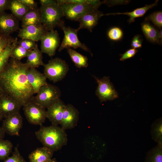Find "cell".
<instances>
[{
	"label": "cell",
	"mask_w": 162,
	"mask_h": 162,
	"mask_svg": "<svg viewBox=\"0 0 162 162\" xmlns=\"http://www.w3.org/2000/svg\"><path fill=\"white\" fill-rule=\"evenodd\" d=\"M47 32L42 24L32 25L20 29L18 36L21 39H27L37 42L40 40Z\"/></svg>",
	"instance_id": "14"
},
{
	"label": "cell",
	"mask_w": 162,
	"mask_h": 162,
	"mask_svg": "<svg viewBox=\"0 0 162 162\" xmlns=\"http://www.w3.org/2000/svg\"><path fill=\"white\" fill-rule=\"evenodd\" d=\"M58 26L63 31L64 34L63 40L58 49L59 52H61L65 48H72L76 49L80 48L90 53L92 56L90 49L79 40L77 34L79 30L77 28H74L69 26L66 27L62 20Z\"/></svg>",
	"instance_id": "6"
},
{
	"label": "cell",
	"mask_w": 162,
	"mask_h": 162,
	"mask_svg": "<svg viewBox=\"0 0 162 162\" xmlns=\"http://www.w3.org/2000/svg\"><path fill=\"white\" fill-rule=\"evenodd\" d=\"M22 106L16 100L4 94L0 98V115L2 119L19 112Z\"/></svg>",
	"instance_id": "12"
},
{
	"label": "cell",
	"mask_w": 162,
	"mask_h": 162,
	"mask_svg": "<svg viewBox=\"0 0 162 162\" xmlns=\"http://www.w3.org/2000/svg\"><path fill=\"white\" fill-rule=\"evenodd\" d=\"M57 3L61 4L64 3H75L88 4L95 7L98 8L102 4L104 3V2L96 0H57Z\"/></svg>",
	"instance_id": "31"
},
{
	"label": "cell",
	"mask_w": 162,
	"mask_h": 162,
	"mask_svg": "<svg viewBox=\"0 0 162 162\" xmlns=\"http://www.w3.org/2000/svg\"><path fill=\"white\" fill-rule=\"evenodd\" d=\"M15 39L10 35H5L0 32V55Z\"/></svg>",
	"instance_id": "34"
},
{
	"label": "cell",
	"mask_w": 162,
	"mask_h": 162,
	"mask_svg": "<svg viewBox=\"0 0 162 162\" xmlns=\"http://www.w3.org/2000/svg\"><path fill=\"white\" fill-rule=\"evenodd\" d=\"M4 94V93L0 86V98Z\"/></svg>",
	"instance_id": "44"
},
{
	"label": "cell",
	"mask_w": 162,
	"mask_h": 162,
	"mask_svg": "<svg viewBox=\"0 0 162 162\" xmlns=\"http://www.w3.org/2000/svg\"><path fill=\"white\" fill-rule=\"evenodd\" d=\"M44 74L47 79L54 82L62 80L69 70L68 65L62 59L56 58L51 59L47 64H44Z\"/></svg>",
	"instance_id": "4"
},
{
	"label": "cell",
	"mask_w": 162,
	"mask_h": 162,
	"mask_svg": "<svg viewBox=\"0 0 162 162\" xmlns=\"http://www.w3.org/2000/svg\"><path fill=\"white\" fill-rule=\"evenodd\" d=\"M93 77L98 85L96 94L101 102L112 100L118 98V93L110 81L109 76H105L100 79L95 76Z\"/></svg>",
	"instance_id": "8"
},
{
	"label": "cell",
	"mask_w": 162,
	"mask_h": 162,
	"mask_svg": "<svg viewBox=\"0 0 162 162\" xmlns=\"http://www.w3.org/2000/svg\"><path fill=\"white\" fill-rule=\"evenodd\" d=\"M65 105L60 99L47 108L46 118L51 122L52 125L58 126L60 124Z\"/></svg>",
	"instance_id": "17"
},
{
	"label": "cell",
	"mask_w": 162,
	"mask_h": 162,
	"mask_svg": "<svg viewBox=\"0 0 162 162\" xmlns=\"http://www.w3.org/2000/svg\"><path fill=\"white\" fill-rule=\"evenodd\" d=\"M26 74L34 94H36L42 86L47 83L46 78L44 74L36 68H29L27 71Z\"/></svg>",
	"instance_id": "18"
},
{
	"label": "cell",
	"mask_w": 162,
	"mask_h": 162,
	"mask_svg": "<svg viewBox=\"0 0 162 162\" xmlns=\"http://www.w3.org/2000/svg\"><path fill=\"white\" fill-rule=\"evenodd\" d=\"M144 162H162V143H158L147 153Z\"/></svg>",
	"instance_id": "26"
},
{
	"label": "cell",
	"mask_w": 162,
	"mask_h": 162,
	"mask_svg": "<svg viewBox=\"0 0 162 162\" xmlns=\"http://www.w3.org/2000/svg\"><path fill=\"white\" fill-rule=\"evenodd\" d=\"M39 2L42 6H46L57 3L56 0H40Z\"/></svg>",
	"instance_id": "41"
},
{
	"label": "cell",
	"mask_w": 162,
	"mask_h": 162,
	"mask_svg": "<svg viewBox=\"0 0 162 162\" xmlns=\"http://www.w3.org/2000/svg\"><path fill=\"white\" fill-rule=\"evenodd\" d=\"M42 53L37 46L27 56L26 63L30 68H36L43 66L44 63L42 60Z\"/></svg>",
	"instance_id": "24"
},
{
	"label": "cell",
	"mask_w": 162,
	"mask_h": 162,
	"mask_svg": "<svg viewBox=\"0 0 162 162\" xmlns=\"http://www.w3.org/2000/svg\"><path fill=\"white\" fill-rule=\"evenodd\" d=\"M29 68L26 63L10 58L0 72V86L4 94L22 106L31 101L34 94L26 76Z\"/></svg>",
	"instance_id": "1"
},
{
	"label": "cell",
	"mask_w": 162,
	"mask_h": 162,
	"mask_svg": "<svg viewBox=\"0 0 162 162\" xmlns=\"http://www.w3.org/2000/svg\"><path fill=\"white\" fill-rule=\"evenodd\" d=\"M31 51L27 50L17 44L13 49L10 58L20 61L22 58L27 57Z\"/></svg>",
	"instance_id": "30"
},
{
	"label": "cell",
	"mask_w": 162,
	"mask_h": 162,
	"mask_svg": "<svg viewBox=\"0 0 162 162\" xmlns=\"http://www.w3.org/2000/svg\"><path fill=\"white\" fill-rule=\"evenodd\" d=\"M104 15L98 9L87 13L77 20L80 22L77 29L79 30L81 29L86 28L92 32L99 19Z\"/></svg>",
	"instance_id": "16"
},
{
	"label": "cell",
	"mask_w": 162,
	"mask_h": 162,
	"mask_svg": "<svg viewBox=\"0 0 162 162\" xmlns=\"http://www.w3.org/2000/svg\"><path fill=\"white\" fill-rule=\"evenodd\" d=\"M4 162H26L21 155L17 147L14 148V150L12 155L8 157Z\"/></svg>",
	"instance_id": "36"
},
{
	"label": "cell",
	"mask_w": 162,
	"mask_h": 162,
	"mask_svg": "<svg viewBox=\"0 0 162 162\" xmlns=\"http://www.w3.org/2000/svg\"><path fill=\"white\" fill-rule=\"evenodd\" d=\"M40 40L41 51L42 53L47 54L50 57L54 55L60 42L57 31L53 29L47 32Z\"/></svg>",
	"instance_id": "10"
},
{
	"label": "cell",
	"mask_w": 162,
	"mask_h": 162,
	"mask_svg": "<svg viewBox=\"0 0 162 162\" xmlns=\"http://www.w3.org/2000/svg\"><path fill=\"white\" fill-rule=\"evenodd\" d=\"M10 0H0V14L9 9Z\"/></svg>",
	"instance_id": "39"
},
{
	"label": "cell",
	"mask_w": 162,
	"mask_h": 162,
	"mask_svg": "<svg viewBox=\"0 0 162 162\" xmlns=\"http://www.w3.org/2000/svg\"><path fill=\"white\" fill-rule=\"evenodd\" d=\"M2 119V118L0 115V121Z\"/></svg>",
	"instance_id": "45"
},
{
	"label": "cell",
	"mask_w": 162,
	"mask_h": 162,
	"mask_svg": "<svg viewBox=\"0 0 162 162\" xmlns=\"http://www.w3.org/2000/svg\"><path fill=\"white\" fill-rule=\"evenodd\" d=\"M22 125V118L18 112L4 118L2 128L5 133L10 135L19 136Z\"/></svg>",
	"instance_id": "11"
},
{
	"label": "cell",
	"mask_w": 162,
	"mask_h": 162,
	"mask_svg": "<svg viewBox=\"0 0 162 162\" xmlns=\"http://www.w3.org/2000/svg\"><path fill=\"white\" fill-rule=\"evenodd\" d=\"M30 9L37 8V4L34 0H19Z\"/></svg>",
	"instance_id": "40"
},
{
	"label": "cell",
	"mask_w": 162,
	"mask_h": 162,
	"mask_svg": "<svg viewBox=\"0 0 162 162\" xmlns=\"http://www.w3.org/2000/svg\"><path fill=\"white\" fill-rule=\"evenodd\" d=\"M17 44L29 51L32 50L38 46L35 41L27 39H21L17 41Z\"/></svg>",
	"instance_id": "35"
},
{
	"label": "cell",
	"mask_w": 162,
	"mask_h": 162,
	"mask_svg": "<svg viewBox=\"0 0 162 162\" xmlns=\"http://www.w3.org/2000/svg\"><path fill=\"white\" fill-rule=\"evenodd\" d=\"M143 39L142 36L139 34L135 35L132 39L131 46L132 48L136 49L141 48Z\"/></svg>",
	"instance_id": "37"
},
{
	"label": "cell",
	"mask_w": 162,
	"mask_h": 162,
	"mask_svg": "<svg viewBox=\"0 0 162 162\" xmlns=\"http://www.w3.org/2000/svg\"><path fill=\"white\" fill-rule=\"evenodd\" d=\"M61 92L57 86L47 83L39 90L32 100L47 108L60 99Z\"/></svg>",
	"instance_id": "5"
},
{
	"label": "cell",
	"mask_w": 162,
	"mask_h": 162,
	"mask_svg": "<svg viewBox=\"0 0 162 162\" xmlns=\"http://www.w3.org/2000/svg\"><path fill=\"white\" fill-rule=\"evenodd\" d=\"M151 21L158 28L161 29L162 26V11H157L145 18V20Z\"/></svg>",
	"instance_id": "32"
},
{
	"label": "cell",
	"mask_w": 162,
	"mask_h": 162,
	"mask_svg": "<svg viewBox=\"0 0 162 162\" xmlns=\"http://www.w3.org/2000/svg\"><path fill=\"white\" fill-rule=\"evenodd\" d=\"M62 9L64 16L67 19L77 21L84 15L98 8L92 5L75 3L59 4Z\"/></svg>",
	"instance_id": "9"
},
{
	"label": "cell",
	"mask_w": 162,
	"mask_h": 162,
	"mask_svg": "<svg viewBox=\"0 0 162 162\" xmlns=\"http://www.w3.org/2000/svg\"><path fill=\"white\" fill-rule=\"evenodd\" d=\"M53 152L43 146L38 148L29 155V162H46L52 158Z\"/></svg>",
	"instance_id": "20"
},
{
	"label": "cell",
	"mask_w": 162,
	"mask_h": 162,
	"mask_svg": "<svg viewBox=\"0 0 162 162\" xmlns=\"http://www.w3.org/2000/svg\"><path fill=\"white\" fill-rule=\"evenodd\" d=\"M152 138L158 143H162L161 118L156 120L152 124L151 130Z\"/></svg>",
	"instance_id": "27"
},
{
	"label": "cell",
	"mask_w": 162,
	"mask_h": 162,
	"mask_svg": "<svg viewBox=\"0 0 162 162\" xmlns=\"http://www.w3.org/2000/svg\"><path fill=\"white\" fill-rule=\"evenodd\" d=\"M79 118V112L72 105H66L60 124L64 130L71 129L75 127Z\"/></svg>",
	"instance_id": "13"
},
{
	"label": "cell",
	"mask_w": 162,
	"mask_h": 162,
	"mask_svg": "<svg viewBox=\"0 0 162 162\" xmlns=\"http://www.w3.org/2000/svg\"><path fill=\"white\" fill-rule=\"evenodd\" d=\"M39 10L41 24L47 31L58 26L64 16L61 5L57 3L48 6H41Z\"/></svg>",
	"instance_id": "3"
},
{
	"label": "cell",
	"mask_w": 162,
	"mask_h": 162,
	"mask_svg": "<svg viewBox=\"0 0 162 162\" xmlns=\"http://www.w3.org/2000/svg\"><path fill=\"white\" fill-rule=\"evenodd\" d=\"M46 162H57V161L55 159H52V158L48 160Z\"/></svg>",
	"instance_id": "43"
},
{
	"label": "cell",
	"mask_w": 162,
	"mask_h": 162,
	"mask_svg": "<svg viewBox=\"0 0 162 162\" xmlns=\"http://www.w3.org/2000/svg\"><path fill=\"white\" fill-rule=\"evenodd\" d=\"M138 50L136 49L131 48L129 49L123 54H121L120 60L122 61L131 58L134 56L137 52Z\"/></svg>",
	"instance_id": "38"
},
{
	"label": "cell",
	"mask_w": 162,
	"mask_h": 162,
	"mask_svg": "<svg viewBox=\"0 0 162 162\" xmlns=\"http://www.w3.org/2000/svg\"><path fill=\"white\" fill-rule=\"evenodd\" d=\"M13 147V144L9 140L3 139L0 140V160H4L8 157Z\"/></svg>",
	"instance_id": "29"
},
{
	"label": "cell",
	"mask_w": 162,
	"mask_h": 162,
	"mask_svg": "<svg viewBox=\"0 0 162 162\" xmlns=\"http://www.w3.org/2000/svg\"><path fill=\"white\" fill-rule=\"evenodd\" d=\"M35 134L44 146L53 152L60 149L66 145L68 141L65 130L58 126H41Z\"/></svg>",
	"instance_id": "2"
},
{
	"label": "cell",
	"mask_w": 162,
	"mask_h": 162,
	"mask_svg": "<svg viewBox=\"0 0 162 162\" xmlns=\"http://www.w3.org/2000/svg\"><path fill=\"white\" fill-rule=\"evenodd\" d=\"M107 35L108 38L113 41H118L123 37V33L122 30L118 27H113L108 31Z\"/></svg>",
	"instance_id": "33"
},
{
	"label": "cell",
	"mask_w": 162,
	"mask_h": 162,
	"mask_svg": "<svg viewBox=\"0 0 162 162\" xmlns=\"http://www.w3.org/2000/svg\"><path fill=\"white\" fill-rule=\"evenodd\" d=\"M22 27L23 28L28 26L41 25L40 10L37 8L30 9L23 17Z\"/></svg>",
	"instance_id": "22"
},
{
	"label": "cell",
	"mask_w": 162,
	"mask_h": 162,
	"mask_svg": "<svg viewBox=\"0 0 162 162\" xmlns=\"http://www.w3.org/2000/svg\"><path fill=\"white\" fill-rule=\"evenodd\" d=\"M158 0H156L153 4L146 5L144 7L140 8H137L133 11L130 12L124 13H116L107 14L105 15H116L124 14L127 15L129 17L128 22L129 24L134 22L135 19L136 18L143 16L146 12L149 9L152 8L156 6L158 4Z\"/></svg>",
	"instance_id": "21"
},
{
	"label": "cell",
	"mask_w": 162,
	"mask_h": 162,
	"mask_svg": "<svg viewBox=\"0 0 162 162\" xmlns=\"http://www.w3.org/2000/svg\"><path fill=\"white\" fill-rule=\"evenodd\" d=\"M142 31L147 39L154 44L162 43V29H157L149 21L145 20L141 24Z\"/></svg>",
	"instance_id": "19"
},
{
	"label": "cell",
	"mask_w": 162,
	"mask_h": 162,
	"mask_svg": "<svg viewBox=\"0 0 162 162\" xmlns=\"http://www.w3.org/2000/svg\"><path fill=\"white\" fill-rule=\"evenodd\" d=\"M23 106L25 116L29 122L41 126L46 118L45 108L32 100Z\"/></svg>",
	"instance_id": "7"
},
{
	"label": "cell",
	"mask_w": 162,
	"mask_h": 162,
	"mask_svg": "<svg viewBox=\"0 0 162 162\" xmlns=\"http://www.w3.org/2000/svg\"><path fill=\"white\" fill-rule=\"evenodd\" d=\"M17 38L9 45L0 55V72L7 64L10 58V54L13 49L17 44Z\"/></svg>",
	"instance_id": "28"
},
{
	"label": "cell",
	"mask_w": 162,
	"mask_h": 162,
	"mask_svg": "<svg viewBox=\"0 0 162 162\" xmlns=\"http://www.w3.org/2000/svg\"><path fill=\"white\" fill-rule=\"evenodd\" d=\"M19 29V20L12 14H0V32L7 35Z\"/></svg>",
	"instance_id": "15"
},
{
	"label": "cell",
	"mask_w": 162,
	"mask_h": 162,
	"mask_svg": "<svg viewBox=\"0 0 162 162\" xmlns=\"http://www.w3.org/2000/svg\"><path fill=\"white\" fill-rule=\"evenodd\" d=\"M72 61L78 68H86L88 66V58L71 48L67 49Z\"/></svg>",
	"instance_id": "25"
},
{
	"label": "cell",
	"mask_w": 162,
	"mask_h": 162,
	"mask_svg": "<svg viewBox=\"0 0 162 162\" xmlns=\"http://www.w3.org/2000/svg\"><path fill=\"white\" fill-rule=\"evenodd\" d=\"M9 9L14 16L22 21L30 8L19 0H10Z\"/></svg>",
	"instance_id": "23"
},
{
	"label": "cell",
	"mask_w": 162,
	"mask_h": 162,
	"mask_svg": "<svg viewBox=\"0 0 162 162\" xmlns=\"http://www.w3.org/2000/svg\"><path fill=\"white\" fill-rule=\"evenodd\" d=\"M5 132L2 127H0V141L3 140L5 136Z\"/></svg>",
	"instance_id": "42"
}]
</instances>
